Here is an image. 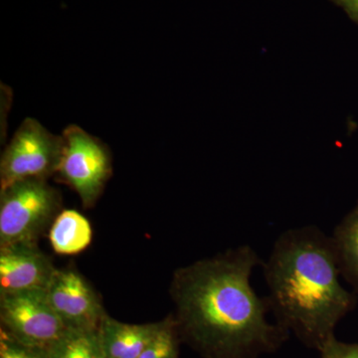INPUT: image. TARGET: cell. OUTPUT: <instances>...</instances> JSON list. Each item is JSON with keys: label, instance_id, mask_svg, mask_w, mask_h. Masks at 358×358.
Listing matches in <instances>:
<instances>
[{"label": "cell", "instance_id": "11", "mask_svg": "<svg viewBox=\"0 0 358 358\" xmlns=\"http://www.w3.org/2000/svg\"><path fill=\"white\" fill-rule=\"evenodd\" d=\"M341 278L358 296V200L331 236Z\"/></svg>", "mask_w": 358, "mask_h": 358}, {"label": "cell", "instance_id": "2", "mask_svg": "<svg viewBox=\"0 0 358 358\" xmlns=\"http://www.w3.org/2000/svg\"><path fill=\"white\" fill-rule=\"evenodd\" d=\"M263 271L275 322L317 352L357 305V294L341 282L331 236L317 226L284 231Z\"/></svg>", "mask_w": 358, "mask_h": 358}, {"label": "cell", "instance_id": "8", "mask_svg": "<svg viewBox=\"0 0 358 358\" xmlns=\"http://www.w3.org/2000/svg\"><path fill=\"white\" fill-rule=\"evenodd\" d=\"M56 268L37 245L0 248V294L46 291Z\"/></svg>", "mask_w": 358, "mask_h": 358}, {"label": "cell", "instance_id": "3", "mask_svg": "<svg viewBox=\"0 0 358 358\" xmlns=\"http://www.w3.org/2000/svg\"><path fill=\"white\" fill-rule=\"evenodd\" d=\"M62 206L46 179H26L0 189V248L37 245Z\"/></svg>", "mask_w": 358, "mask_h": 358}, {"label": "cell", "instance_id": "14", "mask_svg": "<svg viewBox=\"0 0 358 358\" xmlns=\"http://www.w3.org/2000/svg\"><path fill=\"white\" fill-rule=\"evenodd\" d=\"M0 358H47L43 350L23 345L0 329Z\"/></svg>", "mask_w": 358, "mask_h": 358}, {"label": "cell", "instance_id": "7", "mask_svg": "<svg viewBox=\"0 0 358 358\" xmlns=\"http://www.w3.org/2000/svg\"><path fill=\"white\" fill-rule=\"evenodd\" d=\"M46 294L67 329H98L107 315L98 294L76 270L56 268Z\"/></svg>", "mask_w": 358, "mask_h": 358}, {"label": "cell", "instance_id": "13", "mask_svg": "<svg viewBox=\"0 0 358 358\" xmlns=\"http://www.w3.org/2000/svg\"><path fill=\"white\" fill-rule=\"evenodd\" d=\"M179 338L173 315L160 320V327L154 338L138 358H179Z\"/></svg>", "mask_w": 358, "mask_h": 358}, {"label": "cell", "instance_id": "5", "mask_svg": "<svg viewBox=\"0 0 358 358\" xmlns=\"http://www.w3.org/2000/svg\"><path fill=\"white\" fill-rule=\"evenodd\" d=\"M63 136L27 117L6 145L0 160V189L26 179H48L57 173Z\"/></svg>", "mask_w": 358, "mask_h": 358}, {"label": "cell", "instance_id": "9", "mask_svg": "<svg viewBox=\"0 0 358 358\" xmlns=\"http://www.w3.org/2000/svg\"><path fill=\"white\" fill-rule=\"evenodd\" d=\"M160 327V322L152 324H126L103 317L99 331L106 358H138L150 343Z\"/></svg>", "mask_w": 358, "mask_h": 358}, {"label": "cell", "instance_id": "10", "mask_svg": "<svg viewBox=\"0 0 358 358\" xmlns=\"http://www.w3.org/2000/svg\"><path fill=\"white\" fill-rule=\"evenodd\" d=\"M93 231L88 219L76 210H63L49 229L52 248L59 255H76L91 244Z\"/></svg>", "mask_w": 358, "mask_h": 358}, {"label": "cell", "instance_id": "4", "mask_svg": "<svg viewBox=\"0 0 358 358\" xmlns=\"http://www.w3.org/2000/svg\"><path fill=\"white\" fill-rule=\"evenodd\" d=\"M59 179L78 193L85 208L95 205L113 173L108 145L76 124L64 129Z\"/></svg>", "mask_w": 358, "mask_h": 358}, {"label": "cell", "instance_id": "15", "mask_svg": "<svg viewBox=\"0 0 358 358\" xmlns=\"http://www.w3.org/2000/svg\"><path fill=\"white\" fill-rule=\"evenodd\" d=\"M319 352L320 358H358V345L343 343L334 336Z\"/></svg>", "mask_w": 358, "mask_h": 358}, {"label": "cell", "instance_id": "6", "mask_svg": "<svg viewBox=\"0 0 358 358\" xmlns=\"http://www.w3.org/2000/svg\"><path fill=\"white\" fill-rule=\"evenodd\" d=\"M1 329L23 345L46 350L67 327L53 310L46 291L0 294Z\"/></svg>", "mask_w": 358, "mask_h": 358}, {"label": "cell", "instance_id": "12", "mask_svg": "<svg viewBox=\"0 0 358 358\" xmlns=\"http://www.w3.org/2000/svg\"><path fill=\"white\" fill-rule=\"evenodd\" d=\"M44 352L47 358H106L99 329H66Z\"/></svg>", "mask_w": 358, "mask_h": 358}, {"label": "cell", "instance_id": "1", "mask_svg": "<svg viewBox=\"0 0 358 358\" xmlns=\"http://www.w3.org/2000/svg\"><path fill=\"white\" fill-rule=\"evenodd\" d=\"M263 263L253 247L241 245L178 268L171 296L181 343L203 358H259L280 350L289 331L268 320L267 298L251 284Z\"/></svg>", "mask_w": 358, "mask_h": 358}, {"label": "cell", "instance_id": "16", "mask_svg": "<svg viewBox=\"0 0 358 358\" xmlns=\"http://www.w3.org/2000/svg\"><path fill=\"white\" fill-rule=\"evenodd\" d=\"M336 6L341 7L346 15L358 24V0H329Z\"/></svg>", "mask_w": 358, "mask_h": 358}]
</instances>
